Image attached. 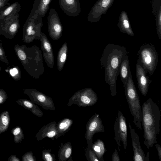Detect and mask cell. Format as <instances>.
Here are the masks:
<instances>
[{"label": "cell", "instance_id": "21", "mask_svg": "<svg viewBox=\"0 0 161 161\" xmlns=\"http://www.w3.org/2000/svg\"><path fill=\"white\" fill-rule=\"evenodd\" d=\"M21 6L17 2L10 4L0 10V22L13 15L18 13Z\"/></svg>", "mask_w": 161, "mask_h": 161}, {"label": "cell", "instance_id": "2", "mask_svg": "<svg viewBox=\"0 0 161 161\" xmlns=\"http://www.w3.org/2000/svg\"><path fill=\"white\" fill-rule=\"evenodd\" d=\"M141 113L144 143L149 149L157 143V135L160 131L161 111L158 105L149 98L143 103Z\"/></svg>", "mask_w": 161, "mask_h": 161}, {"label": "cell", "instance_id": "14", "mask_svg": "<svg viewBox=\"0 0 161 161\" xmlns=\"http://www.w3.org/2000/svg\"><path fill=\"white\" fill-rule=\"evenodd\" d=\"M60 7L68 16L75 17L80 14V3L79 0H58Z\"/></svg>", "mask_w": 161, "mask_h": 161}, {"label": "cell", "instance_id": "19", "mask_svg": "<svg viewBox=\"0 0 161 161\" xmlns=\"http://www.w3.org/2000/svg\"><path fill=\"white\" fill-rule=\"evenodd\" d=\"M118 26L121 32L131 36L134 34L126 12L122 11L119 15Z\"/></svg>", "mask_w": 161, "mask_h": 161}, {"label": "cell", "instance_id": "3", "mask_svg": "<svg viewBox=\"0 0 161 161\" xmlns=\"http://www.w3.org/2000/svg\"><path fill=\"white\" fill-rule=\"evenodd\" d=\"M125 94L133 121L136 127L141 130V107L139 98L133 80L130 70L126 83L124 86Z\"/></svg>", "mask_w": 161, "mask_h": 161}, {"label": "cell", "instance_id": "29", "mask_svg": "<svg viewBox=\"0 0 161 161\" xmlns=\"http://www.w3.org/2000/svg\"><path fill=\"white\" fill-rule=\"evenodd\" d=\"M50 149H45L42 152V158L45 161H55L54 154H52Z\"/></svg>", "mask_w": 161, "mask_h": 161}, {"label": "cell", "instance_id": "32", "mask_svg": "<svg viewBox=\"0 0 161 161\" xmlns=\"http://www.w3.org/2000/svg\"><path fill=\"white\" fill-rule=\"evenodd\" d=\"M120 158L116 148L115 149L114 152L113 153L111 158L112 161H120Z\"/></svg>", "mask_w": 161, "mask_h": 161}, {"label": "cell", "instance_id": "31", "mask_svg": "<svg viewBox=\"0 0 161 161\" xmlns=\"http://www.w3.org/2000/svg\"><path fill=\"white\" fill-rule=\"evenodd\" d=\"M24 160L36 161L35 157L33 156L31 152H29L25 155Z\"/></svg>", "mask_w": 161, "mask_h": 161}, {"label": "cell", "instance_id": "28", "mask_svg": "<svg viewBox=\"0 0 161 161\" xmlns=\"http://www.w3.org/2000/svg\"><path fill=\"white\" fill-rule=\"evenodd\" d=\"M91 147V145H88L86 149L85 155L86 159L89 161H99Z\"/></svg>", "mask_w": 161, "mask_h": 161}, {"label": "cell", "instance_id": "27", "mask_svg": "<svg viewBox=\"0 0 161 161\" xmlns=\"http://www.w3.org/2000/svg\"><path fill=\"white\" fill-rule=\"evenodd\" d=\"M23 105L28 109L31 111L34 115L39 117L43 115V113L41 110L35 103L28 100L23 101Z\"/></svg>", "mask_w": 161, "mask_h": 161}, {"label": "cell", "instance_id": "16", "mask_svg": "<svg viewBox=\"0 0 161 161\" xmlns=\"http://www.w3.org/2000/svg\"><path fill=\"white\" fill-rule=\"evenodd\" d=\"M57 124L56 121H53L42 127L36 135V140L40 141L46 137L53 140L58 138Z\"/></svg>", "mask_w": 161, "mask_h": 161}, {"label": "cell", "instance_id": "15", "mask_svg": "<svg viewBox=\"0 0 161 161\" xmlns=\"http://www.w3.org/2000/svg\"><path fill=\"white\" fill-rule=\"evenodd\" d=\"M136 69L138 87L141 94L146 96L151 81L146 75L147 74L144 69L137 63L136 64Z\"/></svg>", "mask_w": 161, "mask_h": 161}, {"label": "cell", "instance_id": "6", "mask_svg": "<svg viewBox=\"0 0 161 161\" xmlns=\"http://www.w3.org/2000/svg\"><path fill=\"white\" fill-rule=\"evenodd\" d=\"M42 18L36 14L30 13L24 25L23 32L25 37L40 39L43 26Z\"/></svg>", "mask_w": 161, "mask_h": 161}, {"label": "cell", "instance_id": "17", "mask_svg": "<svg viewBox=\"0 0 161 161\" xmlns=\"http://www.w3.org/2000/svg\"><path fill=\"white\" fill-rule=\"evenodd\" d=\"M40 40L45 62L49 67L52 68L54 65V55L51 45L46 36L42 32Z\"/></svg>", "mask_w": 161, "mask_h": 161}, {"label": "cell", "instance_id": "12", "mask_svg": "<svg viewBox=\"0 0 161 161\" xmlns=\"http://www.w3.org/2000/svg\"><path fill=\"white\" fill-rule=\"evenodd\" d=\"M130 130L131 142L133 150V160L135 161H148L149 160V152L147 153L145 156L142 150L138 134L135 130L132 128L130 124L129 125Z\"/></svg>", "mask_w": 161, "mask_h": 161}, {"label": "cell", "instance_id": "4", "mask_svg": "<svg viewBox=\"0 0 161 161\" xmlns=\"http://www.w3.org/2000/svg\"><path fill=\"white\" fill-rule=\"evenodd\" d=\"M138 64L146 73L153 75L158 62V54L154 46L152 44H142L137 53Z\"/></svg>", "mask_w": 161, "mask_h": 161}, {"label": "cell", "instance_id": "13", "mask_svg": "<svg viewBox=\"0 0 161 161\" xmlns=\"http://www.w3.org/2000/svg\"><path fill=\"white\" fill-rule=\"evenodd\" d=\"M19 17V14L17 13L0 22V32L7 35H14L20 26Z\"/></svg>", "mask_w": 161, "mask_h": 161}, {"label": "cell", "instance_id": "30", "mask_svg": "<svg viewBox=\"0 0 161 161\" xmlns=\"http://www.w3.org/2000/svg\"><path fill=\"white\" fill-rule=\"evenodd\" d=\"M9 123V119L6 114H4L0 118V129L7 128Z\"/></svg>", "mask_w": 161, "mask_h": 161}, {"label": "cell", "instance_id": "26", "mask_svg": "<svg viewBox=\"0 0 161 161\" xmlns=\"http://www.w3.org/2000/svg\"><path fill=\"white\" fill-rule=\"evenodd\" d=\"M67 46L65 42L58 51L57 58L58 69L61 71L63 69L67 58Z\"/></svg>", "mask_w": 161, "mask_h": 161}, {"label": "cell", "instance_id": "5", "mask_svg": "<svg viewBox=\"0 0 161 161\" xmlns=\"http://www.w3.org/2000/svg\"><path fill=\"white\" fill-rule=\"evenodd\" d=\"M97 100L96 92L92 89L87 88L75 92L69 100L68 105L75 104L79 107L91 106L95 104Z\"/></svg>", "mask_w": 161, "mask_h": 161}, {"label": "cell", "instance_id": "20", "mask_svg": "<svg viewBox=\"0 0 161 161\" xmlns=\"http://www.w3.org/2000/svg\"><path fill=\"white\" fill-rule=\"evenodd\" d=\"M153 14L155 19L157 32L158 38L161 40V0H152Z\"/></svg>", "mask_w": 161, "mask_h": 161}, {"label": "cell", "instance_id": "24", "mask_svg": "<svg viewBox=\"0 0 161 161\" xmlns=\"http://www.w3.org/2000/svg\"><path fill=\"white\" fill-rule=\"evenodd\" d=\"M91 147L99 161H104L103 156L106 151L104 142L101 139H98L93 143Z\"/></svg>", "mask_w": 161, "mask_h": 161}, {"label": "cell", "instance_id": "10", "mask_svg": "<svg viewBox=\"0 0 161 161\" xmlns=\"http://www.w3.org/2000/svg\"><path fill=\"white\" fill-rule=\"evenodd\" d=\"M114 0H97L92 8L87 19L91 23L99 21L103 15L105 14L113 3Z\"/></svg>", "mask_w": 161, "mask_h": 161}, {"label": "cell", "instance_id": "11", "mask_svg": "<svg viewBox=\"0 0 161 161\" xmlns=\"http://www.w3.org/2000/svg\"><path fill=\"white\" fill-rule=\"evenodd\" d=\"M31 102L46 110L54 111L55 108L51 97L36 90H31L29 94Z\"/></svg>", "mask_w": 161, "mask_h": 161}, {"label": "cell", "instance_id": "22", "mask_svg": "<svg viewBox=\"0 0 161 161\" xmlns=\"http://www.w3.org/2000/svg\"><path fill=\"white\" fill-rule=\"evenodd\" d=\"M61 146L58 151L59 161H66L70 158L72 153L71 143L68 142L64 144L60 142Z\"/></svg>", "mask_w": 161, "mask_h": 161}, {"label": "cell", "instance_id": "18", "mask_svg": "<svg viewBox=\"0 0 161 161\" xmlns=\"http://www.w3.org/2000/svg\"><path fill=\"white\" fill-rule=\"evenodd\" d=\"M52 0H35L31 12L36 14L42 18L44 17L49 9Z\"/></svg>", "mask_w": 161, "mask_h": 161}, {"label": "cell", "instance_id": "38", "mask_svg": "<svg viewBox=\"0 0 161 161\" xmlns=\"http://www.w3.org/2000/svg\"><path fill=\"white\" fill-rule=\"evenodd\" d=\"M3 54V52L2 49L0 47V56H2Z\"/></svg>", "mask_w": 161, "mask_h": 161}, {"label": "cell", "instance_id": "33", "mask_svg": "<svg viewBox=\"0 0 161 161\" xmlns=\"http://www.w3.org/2000/svg\"><path fill=\"white\" fill-rule=\"evenodd\" d=\"M18 55L21 60H24L26 58V55L25 52L21 50H19L17 52Z\"/></svg>", "mask_w": 161, "mask_h": 161}, {"label": "cell", "instance_id": "36", "mask_svg": "<svg viewBox=\"0 0 161 161\" xmlns=\"http://www.w3.org/2000/svg\"><path fill=\"white\" fill-rule=\"evenodd\" d=\"M18 73V70L15 68H14L10 70V73L12 76H14Z\"/></svg>", "mask_w": 161, "mask_h": 161}, {"label": "cell", "instance_id": "7", "mask_svg": "<svg viewBox=\"0 0 161 161\" xmlns=\"http://www.w3.org/2000/svg\"><path fill=\"white\" fill-rule=\"evenodd\" d=\"M114 131L118 148L120 151V143L122 142L125 151L126 153L127 146V128L126 119L122 112L119 111L114 124Z\"/></svg>", "mask_w": 161, "mask_h": 161}, {"label": "cell", "instance_id": "34", "mask_svg": "<svg viewBox=\"0 0 161 161\" xmlns=\"http://www.w3.org/2000/svg\"><path fill=\"white\" fill-rule=\"evenodd\" d=\"M9 0H0V10L10 4L8 3Z\"/></svg>", "mask_w": 161, "mask_h": 161}, {"label": "cell", "instance_id": "35", "mask_svg": "<svg viewBox=\"0 0 161 161\" xmlns=\"http://www.w3.org/2000/svg\"><path fill=\"white\" fill-rule=\"evenodd\" d=\"M155 146L157 150L159 158L161 161V147L159 145L157 144L155 145Z\"/></svg>", "mask_w": 161, "mask_h": 161}, {"label": "cell", "instance_id": "25", "mask_svg": "<svg viewBox=\"0 0 161 161\" xmlns=\"http://www.w3.org/2000/svg\"><path fill=\"white\" fill-rule=\"evenodd\" d=\"M129 56L128 55L121 63L119 75L124 86L126 83L127 79L130 70Z\"/></svg>", "mask_w": 161, "mask_h": 161}, {"label": "cell", "instance_id": "1", "mask_svg": "<svg viewBox=\"0 0 161 161\" xmlns=\"http://www.w3.org/2000/svg\"><path fill=\"white\" fill-rule=\"evenodd\" d=\"M128 55L125 47L113 43L108 44L103 52L100 64L104 68L105 81L113 97L117 93L116 81L121 63Z\"/></svg>", "mask_w": 161, "mask_h": 161}, {"label": "cell", "instance_id": "37", "mask_svg": "<svg viewBox=\"0 0 161 161\" xmlns=\"http://www.w3.org/2000/svg\"><path fill=\"white\" fill-rule=\"evenodd\" d=\"M21 131L20 128L19 127L16 128L13 132V134L14 136H16L20 133Z\"/></svg>", "mask_w": 161, "mask_h": 161}, {"label": "cell", "instance_id": "39", "mask_svg": "<svg viewBox=\"0 0 161 161\" xmlns=\"http://www.w3.org/2000/svg\"><path fill=\"white\" fill-rule=\"evenodd\" d=\"M3 102V98L0 96V103H1Z\"/></svg>", "mask_w": 161, "mask_h": 161}, {"label": "cell", "instance_id": "23", "mask_svg": "<svg viewBox=\"0 0 161 161\" xmlns=\"http://www.w3.org/2000/svg\"><path fill=\"white\" fill-rule=\"evenodd\" d=\"M73 121L71 119L66 118L63 119L57 124L58 138L63 136L69 131L72 125Z\"/></svg>", "mask_w": 161, "mask_h": 161}, {"label": "cell", "instance_id": "9", "mask_svg": "<svg viewBox=\"0 0 161 161\" xmlns=\"http://www.w3.org/2000/svg\"><path fill=\"white\" fill-rule=\"evenodd\" d=\"M48 29L49 36L53 40H58L62 35V24L57 12L53 8H50L48 17Z\"/></svg>", "mask_w": 161, "mask_h": 161}, {"label": "cell", "instance_id": "8", "mask_svg": "<svg viewBox=\"0 0 161 161\" xmlns=\"http://www.w3.org/2000/svg\"><path fill=\"white\" fill-rule=\"evenodd\" d=\"M86 129L85 138L88 145L92 146L94 134L105 132L104 127L99 114H95L91 117L86 123Z\"/></svg>", "mask_w": 161, "mask_h": 161}]
</instances>
